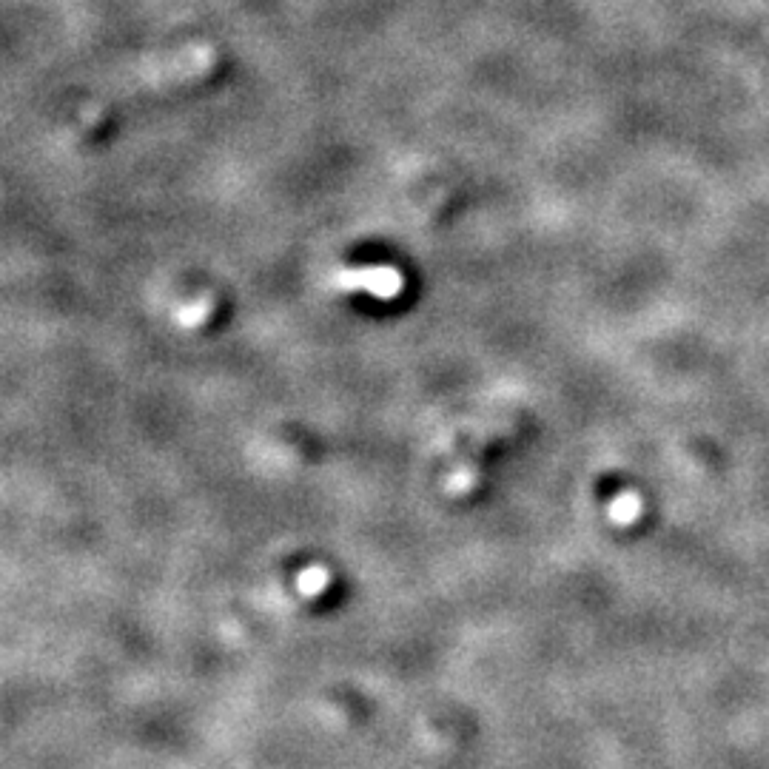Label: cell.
Returning <instances> with one entry per match:
<instances>
[{
	"label": "cell",
	"instance_id": "6da1fadb",
	"mask_svg": "<svg viewBox=\"0 0 769 769\" xmlns=\"http://www.w3.org/2000/svg\"><path fill=\"white\" fill-rule=\"evenodd\" d=\"M300 587H302V593H317V590H325V573L322 570H308L305 576L300 579Z\"/></svg>",
	"mask_w": 769,
	"mask_h": 769
}]
</instances>
